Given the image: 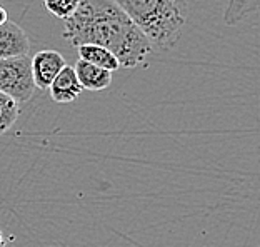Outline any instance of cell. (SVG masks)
Instances as JSON below:
<instances>
[{
    "label": "cell",
    "instance_id": "13",
    "mask_svg": "<svg viewBox=\"0 0 260 247\" xmlns=\"http://www.w3.org/2000/svg\"><path fill=\"white\" fill-rule=\"evenodd\" d=\"M0 247H7V240H5L2 231H0Z\"/></svg>",
    "mask_w": 260,
    "mask_h": 247
},
{
    "label": "cell",
    "instance_id": "5",
    "mask_svg": "<svg viewBox=\"0 0 260 247\" xmlns=\"http://www.w3.org/2000/svg\"><path fill=\"white\" fill-rule=\"evenodd\" d=\"M30 52V39L22 27L7 20L0 25V58L23 57Z\"/></svg>",
    "mask_w": 260,
    "mask_h": 247
},
{
    "label": "cell",
    "instance_id": "12",
    "mask_svg": "<svg viewBox=\"0 0 260 247\" xmlns=\"http://www.w3.org/2000/svg\"><path fill=\"white\" fill-rule=\"evenodd\" d=\"M9 20V12L5 10L2 5H0V25H2V23H5Z\"/></svg>",
    "mask_w": 260,
    "mask_h": 247
},
{
    "label": "cell",
    "instance_id": "3",
    "mask_svg": "<svg viewBox=\"0 0 260 247\" xmlns=\"http://www.w3.org/2000/svg\"><path fill=\"white\" fill-rule=\"evenodd\" d=\"M30 58V55L0 58V92L19 104L28 102L35 92Z\"/></svg>",
    "mask_w": 260,
    "mask_h": 247
},
{
    "label": "cell",
    "instance_id": "9",
    "mask_svg": "<svg viewBox=\"0 0 260 247\" xmlns=\"http://www.w3.org/2000/svg\"><path fill=\"white\" fill-rule=\"evenodd\" d=\"M258 7V0H229L223 20L227 25H235L244 20L247 15L253 14Z\"/></svg>",
    "mask_w": 260,
    "mask_h": 247
},
{
    "label": "cell",
    "instance_id": "1",
    "mask_svg": "<svg viewBox=\"0 0 260 247\" xmlns=\"http://www.w3.org/2000/svg\"><path fill=\"white\" fill-rule=\"evenodd\" d=\"M63 39L75 47H104L122 69L137 67L153 50L140 28L112 0H80L77 10L65 19Z\"/></svg>",
    "mask_w": 260,
    "mask_h": 247
},
{
    "label": "cell",
    "instance_id": "6",
    "mask_svg": "<svg viewBox=\"0 0 260 247\" xmlns=\"http://www.w3.org/2000/svg\"><path fill=\"white\" fill-rule=\"evenodd\" d=\"M82 85L75 75L74 67L65 66L49 87L50 97L58 104H69L79 99L82 94Z\"/></svg>",
    "mask_w": 260,
    "mask_h": 247
},
{
    "label": "cell",
    "instance_id": "4",
    "mask_svg": "<svg viewBox=\"0 0 260 247\" xmlns=\"http://www.w3.org/2000/svg\"><path fill=\"white\" fill-rule=\"evenodd\" d=\"M32 79L35 89L49 90L50 84L57 77V74L67 66L65 58L57 50H40L32 58Z\"/></svg>",
    "mask_w": 260,
    "mask_h": 247
},
{
    "label": "cell",
    "instance_id": "10",
    "mask_svg": "<svg viewBox=\"0 0 260 247\" xmlns=\"http://www.w3.org/2000/svg\"><path fill=\"white\" fill-rule=\"evenodd\" d=\"M20 115V105L14 99L0 92V135L14 126Z\"/></svg>",
    "mask_w": 260,
    "mask_h": 247
},
{
    "label": "cell",
    "instance_id": "7",
    "mask_svg": "<svg viewBox=\"0 0 260 247\" xmlns=\"http://www.w3.org/2000/svg\"><path fill=\"white\" fill-rule=\"evenodd\" d=\"M74 70H75L77 79L80 82L82 89L99 92V90L107 89L112 84V72L92 66V64H87L84 60H80V58H79V62L75 64Z\"/></svg>",
    "mask_w": 260,
    "mask_h": 247
},
{
    "label": "cell",
    "instance_id": "2",
    "mask_svg": "<svg viewBox=\"0 0 260 247\" xmlns=\"http://www.w3.org/2000/svg\"><path fill=\"white\" fill-rule=\"evenodd\" d=\"M130 17L152 49L172 50L188 15L187 0H112Z\"/></svg>",
    "mask_w": 260,
    "mask_h": 247
},
{
    "label": "cell",
    "instance_id": "8",
    "mask_svg": "<svg viewBox=\"0 0 260 247\" xmlns=\"http://www.w3.org/2000/svg\"><path fill=\"white\" fill-rule=\"evenodd\" d=\"M77 50H79L80 60H84L87 64H92V66H95V67L109 70V72H115V70L120 69L119 60L115 58V55L100 45L85 44V45L77 47Z\"/></svg>",
    "mask_w": 260,
    "mask_h": 247
},
{
    "label": "cell",
    "instance_id": "11",
    "mask_svg": "<svg viewBox=\"0 0 260 247\" xmlns=\"http://www.w3.org/2000/svg\"><path fill=\"white\" fill-rule=\"evenodd\" d=\"M80 0H44L45 9L54 14L57 19H69L79 7Z\"/></svg>",
    "mask_w": 260,
    "mask_h": 247
}]
</instances>
